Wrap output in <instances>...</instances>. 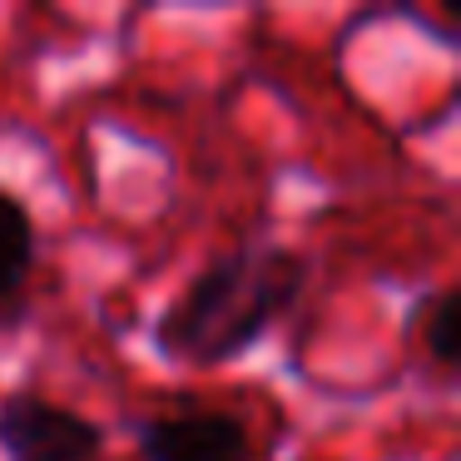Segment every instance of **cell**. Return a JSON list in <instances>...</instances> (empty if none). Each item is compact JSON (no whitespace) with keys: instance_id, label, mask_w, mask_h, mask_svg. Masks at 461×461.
Instances as JSON below:
<instances>
[{"instance_id":"obj_1","label":"cell","mask_w":461,"mask_h":461,"mask_svg":"<svg viewBox=\"0 0 461 461\" xmlns=\"http://www.w3.org/2000/svg\"><path fill=\"white\" fill-rule=\"evenodd\" d=\"M308 263L288 249H253L213 258L164 308L154 348L169 362H233L298 303Z\"/></svg>"},{"instance_id":"obj_2","label":"cell","mask_w":461,"mask_h":461,"mask_svg":"<svg viewBox=\"0 0 461 461\" xmlns=\"http://www.w3.org/2000/svg\"><path fill=\"white\" fill-rule=\"evenodd\" d=\"M0 451L11 461H100L104 431L70 407L15 392L0 402Z\"/></svg>"},{"instance_id":"obj_3","label":"cell","mask_w":461,"mask_h":461,"mask_svg":"<svg viewBox=\"0 0 461 461\" xmlns=\"http://www.w3.org/2000/svg\"><path fill=\"white\" fill-rule=\"evenodd\" d=\"M144 461H253L249 431L229 411H174L140 431Z\"/></svg>"},{"instance_id":"obj_4","label":"cell","mask_w":461,"mask_h":461,"mask_svg":"<svg viewBox=\"0 0 461 461\" xmlns=\"http://www.w3.org/2000/svg\"><path fill=\"white\" fill-rule=\"evenodd\" d=\"M31 263H35V229H31V213L21 209V199L0 189V308L25 288L31 278Z\"/></svg>"},{"instance_id":"obj_5","label":"cell","mask_w":461,"mask_h":461,"mask_svg":"<svg viewBox=\"0 0 461 461\" xmlns=\"http://www.w3.org/2000/svg\"><path fill=\"white\" fill-rule=\"evenodd\" d=\"M427 352L437 367H456V357H461V298H456V288H441L427 303Z\"/></svg>"}]
</instances>
